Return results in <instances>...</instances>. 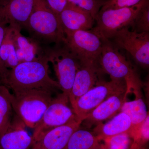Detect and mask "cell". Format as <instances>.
<instances>
[{
	"mask_svg": "<svg viewBox=\"0 0 149 149\" xmlns=\"http://www.w3.org/2000/svg\"><path fill=\"white\" fill-rule=\"evenodd\" d=\"M120 112L124 113L129 116L132 127L141 124L149 116L146 105L141 97H136L135 100L131 101H125Z\"/></svg>",
	"mask_w": 149,
	"mask_h": 149,
	"instance_id": "7402d4cb",
	"label": "cell"
},
{
	"mask_svg": "<svg viewBox=\"0 0 149 149\" xmlns=\"http://www.w3.org/2000/svg\"><path fill=\"white\" fill-rule=\"evenodd\" d=\"M149 2V0H142L133 6L100 10L95 27L92 29L102 38L111 40L121 29L132 27L138 14Z\"/></svg>",
	"mask_w": 149,
	"mask_h": 149,
	"instance_id": "5b68a950",
	"label": "cell"
},
{
	"mask_svg": "<svg viewBox=\"0 0 149 149\" xmlns=\"http://www.w3.org/2000/svg\"><path fill=\"white\" fill-rule=\"evenodd\" d=\"M59 20L64 33L93 29L95 19L90 13L67 2L60 14Z\"/></svg>",
	"mask_w": 149,
	"mask_h": 149,
	"instance_id": "9a60e30c",
	"label": "cell"
},
{
	"mask_svg": "<svg viewBox=\"0 0 149 149\" xmlns=\"http://www.w3.org/2000/svg\"><path fill=\"white\" fill-rule=\"evenodd\" d=\"M35 0H0V22L25 29L34 8Z\"/></svg>",
	"mask_w": 149,
	"mask_h": 149,
	"instance_id": "8fae6325",
	"label": "cell"
},
{
	"mask_svg": "<svg viewBox=\"0 0 149 149\" xmlns=\"http://www.w3.org/2000/svg\"><path fill=\"white\" fill-rule=\"evenodd\" d=\"M132 128L130 118L124 113L120 112L106 123L96 125L93 133L100 141H104L120 133H129Z\"/></svg>",
	"mask_w": 149,
	"mask_h": 149,
	"instance_id": "ac0fdd59",
	"label": "cell"
},
{
	"mask_svg": "<svg viewBox=\"0 0 149 149\" xmlns=\"http://www.w3.org/2000/svg\"><path fill=\"white\" fill-rule=\"evenodd\" d=\"M102 149H130L134 141L128 133H123L104 140Z\"/></svg>",
	"mask_w": 149,
	"mask_h": 149,
	"instance_id": "603a6c76",
	"label": "cell"
},
{
	"mask_svg": "<svg viewBox=\"0 0 149 149\" xmlns=\"http://www.w3.org/2000/svg\"><path fill=\"white\" fill-rule=\"evenodd\" d=\"M53 93L36 89L13 91L12 104L14 113L26 126L34 129L53 98Z\"/></svg>",
	"mask_w": 149,
	"mask_h": 149,
	"instance_id": "277c9868",
	"label": "cell"
},
{
	"mask_svg": "<svg viewBox=\"0 0 149 149\" xmlns=\"http://www.w3.org/2000/svg\"><path fill=\"white\" fill-rule=\"evenodd\" d=\"M59 20V17L67 3V0H46Z\"/></svg>",
	"mask_w": 149,
	"mask_h": 149,
	"instance_id": "83f0119b",
	"label": "cell"
},
{
	"mask_svg": "<svg viewBox=\"0 0 149 149\" xmlns=\"http://www.w3.org/2000/svg\"><path fill=\"white\" fill-rule=\"evenodd\" d=\"M130 149H139V147L135 144H133V146Z\"/></svg>",
	"mask_w": 149,
	"mask_h": 149,
	"instance_id": "f546056e",
	"label": "cell"
},
{
	"mask_svg": "<svg viewBox=\"0 0 149 149\" xmlns=\"http://www.w3.org/2000/svg\"><path fill=\"white\" fill-rule=\"evenodd\" d=\"M82 122L75 116L64 125L43 133L35 141L33 147L37 149H66L70 139Z\"/></svg>",
	"mask_w": 149,
	"mask_h": 149,
	"instance_id": "7c38bea8",
	"label": "cell"
},
{
	"mask_svg": "<svg viewBox=\"0 0 149 149\" xmlns=\"http://www.w3.org/2000/svg\"><path fill=\"white\" fill-rule=\"evenodd\" d=\"M128 95L126 91L111 96L89 113L81 125L85 128H91L93 125L96 126L113 117L120 112Z\"/></svg>",
	"mask_w": 149,
	"mask_h": 149,
	"instance_id": "2e32d148",
	"label": "cell"
},
{
	"mask_svg": "<svg viewBox=\"0 0 149 149\" xmlns=\"http://www.w3.org/2000/svg\"><path fill=\"white\" fill-rule=\"evenodd\" d=\"M25 127L24 122L14 113L8 129L0 137V149H32L35 141Z\"/></svg>",
	"mask_w": 149,
	"mask_h": 149,
	"instance_id": "5bb4252c",
	"label": "cell"
},
{
	"mask_svg": "<svg viewBox=\"0 0 149 149\" xmlns=\"http://www.w3.org/2000/svg\"><path fill=\"white\" fill-rule=\"evenodd\" d=\"M32 149H37L36 148H34V147H32Z\"/></svg>",
	"mask_w": 149,
	"mask_h": 149,
	"instance_id": "1f68e13d",
	"label": "cell"
},
{
	"mask_svg": "<svg viewBox=\"0 0 149 149\" xmlns=\"http://www.w3.org/2000/svg\"><path fill=\"white\" fill-rule=\"evenodd\" d=\"M142 0H104L100 10L129 7L138 4Z\"/></svg>",
	"mask_w": 149,
	"mask_h": 149,
	"instance_id": "4316f807",
	"label": "cell"
},
{
	"mask_svg": "<svg viewBox=\"0 0 149 149\" xmlns=\"http://www.w3.org/2000/svg\"><path fill=\"white\" fill-rule=\"evenodd\" d=\"M25 29L40 44L62 43L65 38L58 18L46 0H35L34 8Z\"/></svg>",
	"mask_w": 149,
	"mask_h": 149,
	"instance_id": "3957f363",
	"label": "cell"
},
{
	"mask_svg": "<svg viewBox=\"0 0 149 149\" xmlns=\"http://www.w3.org/2000/svg\"><path fill=\"white\" fill-rule=\"evenodd\" d=\"M102 144L93 132L80 127L72 134L66 149H102Z\"/></svg>",
	"mask_w": 149,
	"mask_h": 149,
	"instance_id": "d6986e66",
	"label": "cell"
},
{
	"mask_svg": "<svg viewBox=\"0 0 149 149\" xmlns=\"http://www.w3.org/2000/svg\"><path fill=\"white\" fill-rule=\"evenodd\" d=\"M47 50L45 54L32 61L19 63L9 70L3 85L13 91L42 89L51 92L61 90L58 83L51 78Z\"/></svg>",
	"mask_w": 149,
	"mask_h": 149,
	"instance_id": "6da1fadb",
	"label": "cell"
},
{
	"mask_svg": "<svg viewBox=\"0 0 149 149\" xmlns=\"http://www.w3.org/2000/svg\"><path fill=\"white\" fill-rule=\"evenodd\" d=\"M129 134L138 146L147 143L149 139V116L141 124L132 127Z\"/></svg>",
	"mask_w": 149,
	"mask_h": 149,
	"instance_id": "cb8c5ba5",
	"label": "cell"
},
{
	"mask_svg": "<svg viewBox=\"0 0 149 149\" xmlns=\"http://www.w3.org/2000/svg\"><path fill=\"white\" fill-rule=\"evenodd\" d=\"M62 44L80 64H98L102 40L93 29L66 32Z\"/></svg>",
	"mask_w": 149,
	"mask_h": 149,
	"instance_id": "8992f818",
	"label": "cell"
},
{
	"mask_svg": "<svg viewBox=\"0 0 149 149\" xmlns=\"http://www.w3.org/2000/svg\"><path fill=\"white\" fill-rule=\"evenodd\" d=\"M104 0H67V2L72 4L87 11L95 19L101 8Z\"/></svg>",
	"mask_w": 149,
	"mask_h": 149,
	"instance_id": "d4e9b609",
	"label": "cell"
},
{
	"mask_svg": "<svg viewBox=\"0 0 149 149\" xmlns=\"http://www.w3.org/2000/svg\"><path fill=\"white\" fill-rule=\"evenodd\" d=\"M102 39V46L98 61L102 71L109 74L112 80L125 81L128 94L133 93L136 97H141L143 84L133 65L110 40Z\"/></svg>",
	"mask_w": 149,
	"mask_h": 149,
	"instance_id": "7a4b0ae2",
	"label": "cell"
},
{
	"mask_svg": "<svg viewBox=\"0 0 149 149\" xmlns=\"http://www.w3.org/2000/svg\"><path fill=\"white\" fill-rule=\"evenodd\" d=\"M126 91L127 86L125 81L111 80L107 82L101 79L93 88L80 97L72 108L77 119L83 121L107 99Z\"/></svg>",
	"mask_w": 149,
	"mask_h": 149,
	"instance_id": "52a82bcc",
	"label": "cell"
},
{
	"mask_svg": "<svg viewBox=\"0 0 149 149\" xmlns=\"http://www.w3.org/2000/svg\"><path fill=\"white\" fill-rule=\"evenodd\" d=\"M0 84H2V80L1 75L0 72Z\"/></svg>",
	"mask_w": 149,
	"mask_h": 149,
	"instance_id": "4dcf8cb0",
	"label": "cell"
},
{
	"mask_svg": "<svg viewBox=\"0 0 149 149\" xmlns=\"http://www.w3.org/2000/svg\"><path fill=\"white\" fill-rule=\"evenodd\" d=\"M47 53L49 62L53 65L61 90L69 96L80 62L63 45L61 47L47 49Z\"/></svg>",
	"mask_w": 149,
	"mask_h": 149,
	"instance_id": "9c48e42d",
	"label": "cell"
},
{
	"mask_svg": "<svg viewBox=\"0 0 149 149\" xmlns=\"http://www.w3.org/2000/svg\"><path fill=\"white\" fill-rule=\"evenodd\" d=\"M0 59L4 66L8 70L13 69L19 63L14 43L11 27L7 26L0 48Z\"/></svg>",
	"mask_w": 149,
	"mask_h": 149,
	"instance_id": "44dd1931",
	"label": "cell"
},
{
	"mask_svg": "<svg viewBox=\"0 0 149 149\" xmlns=\"http://www.w3.org/2000/svg\"><path fill=\"white\" fill-rule=\"evenodd\" d=\"M80 65L68 96L71 107L80 97L97 84L101 79L100 75L103 73L99 64L88 63Z\"/></svg>",
	"mask_w": 149,
	"mask_h": 149,
	"instance_id": "4fadbf2b",
	"label": "cell"
},
{
	"mask_svg": "<svg viewBox=\"0 0 149 149\" xmlns=\"http://www.w3.org/2000/svg\"><path fill=\"white\" fill-rule=\"evenodd\" d=\"M69 103L68 96L63 92L53 98L41 120L34 128L32 136L35 142L45 132L64 125L75 117Z\"/></svg>",
	"mask_w": 149,
	"mask_h": 149,
	"instance_id": "ba28073f",
	"label": "cell"
},
{
	"mask_svg": "<svg viewBox=\"0 0 149 149\" xmlns=\"http://www.w3.org/2000/svg\"><path fill=\"white\" fill-rule=\"evenodd\" d=\"M7 27V25H5L0 22V48H1V45L4 37ZM8 71L9 70L5 67L1 61V59H0V72H1V75L2 84L3 82L5 80Z\"/></svg>",
	"mask_w": 149,
	"mask_h": 149,
	"instance_id": "f1b7e54d",
	"label": "cell"
},
{
	"mask_svg": "<svg viewBox=\"0 0 149 149\" xmlns=\"http://www.w3.org/2000/svg\"><path fill=\"white\" fill-rule=\"evenodd\" d=\"M132 27V30L138 32H149V2L138 14Z\"/></svg>",
	"mask_w": 149,
	"mask_h": 149,
	"instance_id": "484cf974",
	"label": "cell"
},
{
	"mask_svg": "<svg viewBox=\"0 0 149 149\" xmlns=\"http://www.w3.org/2000/svg\"><path fill=\"white\" fill-rule=\"evenodd\" d=\"M12 94L6 85L0 84V137L8 129L14 115Z\"/></svg>",
	"mask_w": 149,
	"mask_h": 149,
	"instance_id": "ffe728a7",
	"label": "cell"
},
{
	"mask_svg": "<svg viewBox=\"0 0 149 149\" xmlns=\"http://www.w3.org/2000/svg\"><path fill=\"white\" fill-rule=\"evenodd\" d=\"M111 39L117 47L126 51L136 63L143 68H148L149 32L140 33L126 27L118 32Z\"/></svg>",
	"mask_w": 149,
	"mask_h": 149,
	"instance_id": "30bf717a",
	"label": "cell"
},
{
	"mask_svg": "<svg viewBox=\"0 0 149 149\" xmlns=\"http://www.w3.org/2000/svg\"><path fill=\"white\" fill-rule=\"evenodd\" d=\"M11 27L12 29L14 43L19 63L32 61L46 54V49H43L41 44L31 37L27 38L22 35L21 29Z\"/></svg>",
	"mask_w": 149,
	"mask_h": 149,
	"instance_id": "e0dca14e",
	"label": "cell"
}]
</instances>
